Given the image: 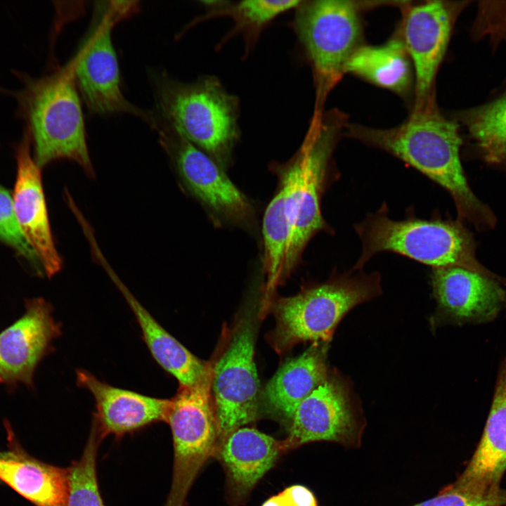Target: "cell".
Here are the masks:
<instances>
[{"label": "cell", "instance_id": "cell-22", "mask_svg": "<svg viewBox=\"0 0 506 506\" xmlns=\"http://www.w3.org/2000/svg\"><path fill=\"white\" fill-rule=\"evenodd\" d=\"M327 342L313 343L278 370L264 393L272 410L289 422L299 403L327 378Z\"/></svg>", "mask_w": 506, "mask_h": 506}, {"label": "cell", "instance_id": "cell-6", "mask_svg": "<svg viewBox=\"0 0 506 506\" xmlns=\"http://www.w3.org/2000/svg\"><path fill=\"white\" fill-rule=\"evenodd\" d=\"M355 273L333 274L325 283L276 300L273 307L276 325L271 334L275 349L283 352L307 341L329 343L351 309L381 294L378 272Z\"/></svg>", "mask_w": 506, "mask_h": 506}, {"label": "cell", "instance_id": "cell-3", "mask_svg": "<svg viewBox=\"0 0 506 506\" xmlns=\"http://www.w3.org/2000/svg\"><path fill=\"white\" fill-rule=\"evenodd\" d=\"M383 203L353 228L362 251L352 271H361L375 254L389 252L403 255L432 268L459 266L483 275L502 279L479 262L472 233L460 219H429L409 215L393 220Z\"/></svg>", "mask_w": 506, "mask_h": 506}, {"label": "cell", "instance_id": "cell-16", "mask_svg": "<svg viewBox=\"0 0 506 506\" xmlns=\"http://www.w3.org/2000/svg\"><path fill=\"white\" fill-rule=\"evenodd\" d=\"M77 384L91 393L96 412L91 427L104 439L122 436L157 422H165L169 399L145 396L112 386L84 370L76 372Z\"/></svg>", "mask_w": 506, "mask_h": 506}, {"label": "cell", "instance_id": "cell-28", "mask_svg": "<svg viewBox=\"0 0 506 506\" xmlns=\"http://www.w3.org/2000/svg\"><path fill=\"white\" fill-rule=\"evenodd\" d=\"M506 490L490 491L462 489L450 484L443 488L434 497L412 506H505Z\"/></svg>", "mask_w": 506, "mask_h": 506}, {"label": "cell", "instance_id": "cell-10", "mask_svg": "<svg viewBox=\"0 0 506 506\" xmlns=\"http://www.w3.org/2000/svg\"><path fill=\"white\" fill-rule=\"evenodd\" d=\"M466 1H404L398 29L414 71V102L418 110L435 101L434 82L453 27Z\"/></svg>", "mask_w": 506, "mask_h": 506}, {"label": "cell", "instance_id": "cell-29", "mask_svg": "<svg viewBox=\"0 0 506 506\" xmlns=\"http://www.w3.org/2000/svg\"><path fill=\"white\" fill-rule=\"evenodd\" d=\"M0 239L15 249L30 261L37 264L39 259L19 226L13 196L0 186Z\"/></svg>", "mask_w": 506, "mask_h": 506}, {"label": "cell", "instance_id": "cell-11", "mask_svg": "<svg viewBox=\"0 0 506 506\" xmlns=\"http://www.w3.org/2000/svg\"><path fill=\"white\" fill-rule=\"evenodd\" d=\"M254 339L251 323L247 320L241 322L225 351L213 364L212 394L219 442L257 417L259 380Z\"/></svg>", "mask_w": 506, "mask_h": 506}, {"label": "cell", "instance_id": "cell-2", "mask_svg": "<svg viewBox=\"0 0 506 506\" xmlns=\"http://www.w3.org/2000/svg\"><path fill=\"white\" fill-rule=\"evenodd\" d=\"M347 123L332 110L313 113L298 150L277 167L284 192L292 234L284 270L287 277L298 264L311 239L320 231L333 232L321 212V198L333 174L332 154Z\"/></svg>", "mask_w": 506, "mask_h": 506}, {"label": "cell", "instance_id": "cell-23", "mask_svg": "<svg viewBox=\"0 0 506 506\" xmlns=\"http://www.w3.org/2000/svg\"><path fill=\"white\" fill-rule=\"evenodd\" d=\"M345 73L389 90L406 100L414 93L413 65L398 34L377 46H361L349 60Z\"/></svg>", "mask_w": 506, "mask_h": 506}, {"label": "cell", "instance_id": "cell-24", "mask_svg": "<svg viewBox=\"0 0 506 506\" xmlns=\"http://www.w3.org/2000/svg\"><path fill=\"white\" fill-rule=\"evenodd\" d=\"M301 0L202 1L205 13L195 23L217 17H228L233 27L221 40L219 46L231 38L241 35L246 55L257 44L260 34L278 15L294 10Z\"/></svg>", "mask_w": 506, "mask_h": 506}, {"label": "cell", "instance_id": "cell-14", "mask_svg": "<svg viewBox=\"0 0 506 506\" xmlns=\"http://www.w3.org/2000/svg\"><path fill=\"white\" fill-rule=\"evenodd\" d=\"M438 323L458 325L493 321L505 309L506 280L459 266L432 268Z\"/></svg>", "mask_w": 506, "mask_h": 506}, {"label": "cell", "instance_id": "cell-8", "mask_svg": "<svg viewBox=\"0 0 506 506\" xmlns=\"http://www.w3.org/2000/svg\"><path fill=\"white\" fill-rule=\"evenodd\" d=\"M213 368L198 383L179 385L169 399L166 420L174 446L173 476L164 506H186V498L197 474L219 443L212 394Z\"/></svg>", "mask_w": 506, "mask_h": 506}, {"label": "cell", "instance_id": "cell-5", "mask_svg": "<svg viewBox=\"0 0 506 506\" xmlns=\"http://www.w3.org/2000/svg\"><path fill=\"white\" fill-rule=\"evenodd\" d=\"M372 3L300 1L294 9L292 27L313 75V113L323 112L327 96L346 74L349 60L363 45L361 13L375 6Z\"/></svg>", "mask_w": 506, "mask_h": 506}, {"label": "cell", "instance_id": "cell-17", "mask_svg": "<svg viewBox=\"0 0 506 506\" xmlns=\"http://www.w3.org/2000/svg\"><path fill=\"white\" fill-rule=\"evenodd\" d=\"M17 165L13 195L17 220L46 275L52 276L60 269L62 263L53 243L39 167L31 155L29 136L18 148Z\"/></svg>", "mask_w": 506, "mask_h": 506}, {"label": "cell", "instance_id": "cell-19", "mask_svg": "<svg viewBox=\"0 0 506 506\" xmlns=\"http://www.w3.org/2000/svg\"><path fill=\"white\" fill-rule=\"evenodd\" d=\"M506 471V354L498 368L489 413L477 447L451 486L490 491L500 488Z\"/></svg>", "mask_w": 506, "mask_h": 506}, {"label": "cell", "instance_id": "cell-20", "mask_svg": "<svg viewBox=\"0 0 506 506\" xmlns=\"http://www.w3.org/2000/svg\"><path fill=\"white\" fill-rule=\"evenodd\" d=\"M8 450L0 451V482L35 506H67L68 468L45 463L29 455L6 423Z\"/></svg>", "mask_w": 506, "mask_h": 506}, {"label": "cell", "instance_id": "cell-27", "mask_svg": "<svg viewBox=\"0 0 506 506\" xmlns=\"http://www.w3.org/2000/svg\"><path fill=\"white\" fill-rule=\"evenodd\" d=\"M103 438L91 427L80 459L68 468L67 506H105L98 484L96 458Z\"/></svg>", "mask_w": 506, "mask_h": 506}, {"label": "cell", "instance_id": "cell-18", "mask_svg": "<svg viewBox=\"0 0 506 506\" xmlns=\"http://www.w3.org/2000/svg\"><path fill=\"white\" fill-rule=\"evenodd\" d=\"M287 451L284 440H276L254 428L242 427L223 438L215 456L226 472L231 502L238 505L245 500Z\"/></svg>", "mask_w": 506, "mask_h": 506}, {"label": "cell", "instance_id": "cell-9", "mask_svg": "<svg viewBox=\"0 0 506 506\" xmlns=\"http://www.w3.org/2000/svg\"><path fill=\"white\" fill-rule=\"evenodd\" d=\"M110 4L97 6L89 32L69 62L74 82L92 112L132 114L150 124L152 113L131 104L121 89L119 67L111 32L114 25L124 17L115 1Z\"/></svg>", "mask_w": 506, "mask_h": 506}, {"label": "cell", "instance_id": "cell-31", "mask_svg": "<svg viewBox=\"0 0 506 506\" xmlns=\"http://www.w3.org/2000/svg\"><path fill=\"white\" fill-rule=\"evenodd\" d=\"M505 288H506V287H505ZM504 309L505 310V316H506V302H505V309Z\"/></svg>", "mask_w": 506, "mask_h": 506}, {"label": "cell", "instance_id": "cell-25", "mask_svg": "<svg viewBox=\"0 0 506 506\" xmlns=\"http://www.w3.org/2000/svg\"><path fill=\"white\" fill-rule=\"evenodd\" d=\"M264 273L267 302L284 278V270L292 234L284 192L280 187L268 203L263 219Z\"/></svg>", "mask_w": 506, "mask_h": 506}, {"label": "cell", "instance_id": "cell-1", "mask_svg": "<svg viewBox=\"0 0 506 506\" xmlns=\"http://www.w3.org/2000/svg\"><path fill=\"white\" fill-rule=\"evenodd\" d=\"M344 131L349 138L392 155L441 186L453 198L458 219L479 231L495 226L493 212L474 193L464 172L458 122L445 117L436 101L412 110L403 123L393 128L347 123Z\"/></svg>", "mask_w": 506, "mask_h": 506}, {"label": "cell", "instance_id": "cell-21", "mask_svg": "<svg viewBox=\"0 0 506 506\" xmlns=\"http://www.w3.org/2000/svg\"><path fill=\"white\" fill-rule=\"evenodd\" d=\"M97 258L124 297L137 320L143 339L158 365L174 377L179 385L193 386L200 382L213 364L197 358L167 332L131 294L106 264L102 254Z\"/></svg>", "mask_w": 506, "mask_h": 506}, {"label": "cell", "instance_id": "cell-15", "mask_svg": "<svg viewBox=\"0 0 506 506\" xmlns=\"http://www.w3.org/2000/svg\"><path fill=\"white\" fill-rule=\"evenodd\" d=\"M60 335L51 305L41 298L27 300L24 314L0 332V384L32 387L36 368Z\"/></svg>", "mask_w": 506, "mask_h": 506}, {"label": "cell", "instance_id": "cell-12", "mask_svg": "<svg viewBox=\"0 0 506 506\" xmlns=\"http://www.w3.org/2000/svg\"><path fill=\"white\" fill-rule=\"evenodd\" d=\"M289 424L287 450L315 441L358 448L365 427L346 383L332 375L299 403Z\"/></svg>", "mask_w": 506, "mask_h": 506}, {"label": "cell", "instance_id": "cell-26", "mask_svg": "<svg viewBox=\"0 0 506 506\" xmlns=\"http://www.w3.org/2000/svg\"><path fill=\"white\" fill-rule=\"evenodd\" d=\"M483 158L506 162V92L498 98L458 115Z\"/></svg>", "mask_w": 506, "mask_h": 506}, {"label": "cell", "instance_id": "cell-4", "mask_svg": "<svg viewBox=\"0 0 506 506\" xmlns=\"http://www.w3.org/2000/svg\"><path fill=\"white\" fill-rule=\"evenodd\" d=\"M153 115L210 156L226 164L240 137V101L214 75L182 82L162 73L155 78Z\"/></svg>", "mask_w": 506, "mask_h": 506}, {"label": "cell", "instance_id": "cell-30", "mask_svg": "<svg viewBox=\"0 0 506 506\" xmlns=\"http://www.w3.org/2000/svg\"><path fill=\"white\" fill-rule=\"evenodd\" d=\"M262 506H318V504L310 489L302 485H293L269 498Z\"/></svg>", "mask_w": 506, "mask_h": 506}, {"label": "cell", "instance_id": "cell-7", "mask_svg": "<svg viewBox=\"0 0 506 506\" xmlns=\"http://www.w3.org/2000/svg\"><path fill=\"white\" fill-rule=\"evenodd\" d=\"M26 110L39 167L66 158L92 174L80 97L70 63L29 85Z\"/></svg>", "mask_w": 506, "mask_h": 506}, {"label": "cell", "instance_id": "cell-13", "mask_svg": "<svg viewBox=\"0 0 506 506\" xmlns=\"http://www.w3.org/2000/svg\"><path fill=\"white\" fill-rule=\"evenodd\" d=\"M153 127L171 153L190 192L209 212L236 224L247 223L252 219L254 211L248 198L210 156L165 123L155 119Z\"/></svg>", "mask_w": 506, "mask_h": 506}]
</instances>
